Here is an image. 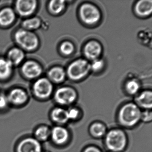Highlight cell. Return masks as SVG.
Wrapping results in <instances>:
<instances>
[{"label": "cell", "instance_id": "cell-1", "mask_svg": "<svg viewBox=\"0 0 152 152\" xmlns=\"http://www.w3.org/2000/svg\"><path fill=\"white\" fill-rule=\"evenodd\" d=\"M141 112L140 108L135 103H126L118 111V122L124 128H133L141 121Z\"/></svg>", "mask_w": 152, "mask_h": 152}, {"label": "cell", "instance_id": "cell-2", "mask_svg": "<svg viewBox=\"0 0 152 152\" xmlns=\"http://www.w3.org/2000/svg\"><path fill=\"white\" fill-rule=\"evenodd\" d=\"M104 139L105 147L110 152H122L128 145L127 134L119 128H114L107 131Z\"/></svg>", "mask_w": 152, "mask_h": 152}, {"label": "cell", "instance_id": "cell-3", "mask_svg": "<svg viewBox=\"0 0 152 152\" xmlns=\"http://www.w3.org/2000/svg\"><path fill=\"white\" fill-rule=\"evenodd\" d=\"M13 37L18 47L24 51H34L39 47V39L34 31L19 28L14 33Z\"/></svg>", "mask_w": 152, "mask_h": 152}, {"label": "cell", "instance_id": "cell-4", "mask_svg": "<svg viewBox=\"0 0 152 152\" xmlns=\"http://www.w3.org/2000/svg\"><path fill=\"white\" fill-rule=\"evenodd\" d=\"M33 94L39 99H48L52 95L53 91L52 83L48 78L40 77L35 80L32 88Z\"/></svg>", "mask_w": 152, "mask_h": 152}, {"label": "cell", "instance_id": "cell-5", "mask_svg": "<svg viewBox=\"0 0 152 152\" xmlns=\"http://www.w3.org/2000/svg\"><path fill=\"white\" fill-rule=\"evenodd\" d=\"M90 69V64L87 60L79 59L74 61L69 66L67 73L70 79L77 80L85 77Z\"/></svg>", "mask_w": 152, "mask_h": 152}, {"label": "cell", "instance_id": "cell-6", "mask_svg": "<svg viewBox=\"0 0 152 152\" xmlns=\"http://www.w3.org/2000/svg\"><path fill=\"white\" fill-rule=\"evenodd\" d=\"M80 15L81 20L85 24L89 25L96 23L101 17L98 9L90 3L82 5L80 10Z\"/></svg>", "mask_w": 152, "mask_h": 152}, {"label": "cell", "instance_id": "cell-7", "mask_svg": "<svg viewBox=\"0 0 152 152\" xmlns=\"http://www.w3.org/2000/svg\"><path fill=\"white\" fill-rule=\"evenodd\" d=\"M21 72L24 77L28 80H37L43 72L40 64L34 60L24 61L21 64Z\"/></svg>", "mask_w": 152, "mask_h": 152}, {"label": "cell", "instance_id": "cell-8", "mask_svg": "<svg viewBox=\"0 0 152 152\" xmlns=\"http://www.w3.org/2000/svg\"><path fill=\"white\" fill-rule=\"evenodd\" d=\"M38 5L36 0H18L15 3L14 9L17 15L26 18L32 17L35 13Z\"/></svg>", "mask_w": 152, "mask_h": 152}, {"label": "cell", "instance_id": "cell-9", "mask_svg": "<svg viewBox=\"0 0 152 152\" xmlns=\"http://www.w3.org/2000/svg\"><path fill=\"white\" fill-rule=\"evenodd\" d=\"M76 91L70 87L58 88L54 94L55 101L61 106H68L73 104L77 99Z\"/></svg>", "mask_w": 152, "mask_h": 152}, {"label": "cell", "instance_id": "cell-10", "mask_svg": "<svg viewBox=\"0 0 152 152\" xmlns=\"http://www.w3.org/2000/svg\"><path fill=\"white\" fill-rule=\"evenodd\" d=\"M70 132L64 126L56 125L51 129L50 138L56 145H66L70 140Z\"/></svg>", "mask_w": 152, "mask_h": 152}, {"label": "cell", "instance_id": "cell-11", "mask_svg": "<svg viewBox=\"0 0 152 152\" xmlns=\"http://www.w3.org/2000/svg\"><path fill=\"white\" fill-rule=\"evenodd\" d=\"M17 152H42L41 142L34 137L25 138L18 144Z\"/></svg>", "mask_w": 152, "mask_h": 152}, {"label": "cell", "instance_id": "cell-12", "mask_svg": "<svg viewBox=\"0 0 152 152\" xmlns=\"http://www.w3.org/2000/svg\"><path fill=\"white\" fill-rule=\"evenodd\" d=\"M7 96L9 104L18 106L26 104L29 99L26 91L20 88L12 89L10 91Z\"/></svg>", "mask_w": 152, "mask_h": 152}, {"label": "cell", "instance_id": "cell-13", "mask_svg": "<svg viewBox=\"0 0 152 152\" xmlns=\"http://www.w3.org/2000/svg\"><path fill=\"white\" fill-rule=\"evenodd\" d=\"M15 9L10 7H5L0 10V26L7 27L12 25L16 19Z\"/></svg>", "mask_w": 152, "mask_h": 152}, {"label": "cell", "instance_id": "cell-14", "mask_svg": "<svg viewBox=\"0 0 152 152\" xmlns=\"http://www.w3.org/2000/svg\"><path fill=\"white\" fill-rule=\"evenodd\" d=\"M25 57V51L18 47H16L9 50L6 58L14 66L22 64L24 62Z\"/></svg>", "mask_w": 152, "mask_h": 152}, {"label": "cell", "instance_id": "cell-15", "mask_svg": "<svg viewBox=\"0 0 152 152\" xmlns=\"http://www.w3.org/2000/svg\"><path fill=\"white\" fill-rule=\"evenodd\" d=\"M50 117L53 122L57 125L64 126L69 121L67 110L61 107H57L52 109Z\"/></svg>", "mask_w": 152, "mask_h": 152}, {"label": "cell", "instance_id": "cell-16", "mask_svg": "<svg viewBox=\"0 0 152 152\" xmlns=\"http://www.w3.org/2000/svg\"><path fill=\"white\" fill-rule=\"evenodd\" d=\"M102 50V47L99 42L91 41L88 42L84 47V55L88 59L94 60L99 56Z\"/></svg>", "mask_w": 152, "mask_h": 152}, {"label": "cell", "instance_id": "cell-17", "mask_svg": "<svg viewBox=\"0 0 152 152\" xmlns=\"http://www.w3.org/2000/svg\"><path fill=\"white\" fill-rule=\"evenodd\" d=\"M135 104L140 108L151 110L152 107V92L145 91L141 92L135 99Z\"/></svg>", "mask_w": 152, "mask_h": 152}, {"label": "cell", "instance_id": "cell-18", "mask_svg": "<svg viewBox=\"0 0 152 152\" xmlns=\"http://www.w3.org/2000/svg\"><path fill=\"white\" fill-rule=\"evenodd\" d=\"M14 66L6 58H0V80L9 79L13 74Z\"/></svg>", "mask_w": 152, "mask_h": 152}, {"label": "cell", "instance_id": "cell-19", "mask_svg": "<svg viewBox=\"0 0 152 152\" xmlns=\"http://www.w3.org/2000/svg\"><path fill=\"white\" fill-rule=\"evenodd\" d=\"M107 132L105 124L100 121H95L92 123L89 128L90 134L95 138L104 137Z\"/></svg>", "mask_w": 152, "mask_h": 152}, {"label": "cell", "instance_id": "cell-20", "mask_svg": "<svg viewBox=\"0 0 152 152\" xmlns=\"http://www.w3.org/2000/svg\"><path fill=\"white\" fill-rule=\"evenodd\" d=\"M42 21L38 17H31L25 18L22 22L21 28L28 31H33L38 30L41 27Z\"/></svg>", "mask_w": 152, "mask_h": 152}, {"label": "cell", "instance_id": "cell-21", "mask_svg": "<svg viewBox=\"0 0 152 152\" xmlns=\"http://www.w3.org/2000/svg\"><path fill=\"white\" fill-rule=\"evenodd\" d=\"M135 11L141 16L149 15L152 12V1L151 0H141L137 2L135 6Z\"/></svg>", "mask_w": 152, "mask_h": 152}, {"label": "cell", "instance_id": "cell-22", "mask_svg": "<svg viewBox=\"0 0 152 152\" xmlns=\"http://www.w3.org/2000/svg\"><path fill=\"white\" fill-rule=\"evenodd\" d=\"M65 76L64 70L59 66L52 67L48 72V78L51 82H53L56 83L62 82L64 80Z\"/></svg>", "mask_w": 152, "mask_h": 152}, {"label": "cell", "instance_id": "cell-23", "mask_svg": "<svg viewBox=\"0 0 152 152\" xmlns=\"http://www.w3.org/2000/svg\"><path fill=\"white\" fill-rule=\"evenodd\" d=\"M51 129L46 125L38 127L34 132V138L39 142L45 141L50 137Z\"/></svg>", "mask_w": 152, "mask_h": 152}, {"label": "cell", "instance_id": "cell-24", "mask_svg": "<svg viewBox=\"0 0 152 152\" xmlns=\"http://www.w3.org/2000/svg\"><path fill=\"white\" fill-rule=\"evenodd\" d=\"M65 7V1L59 0H53L48 4V10L53 15H57L63 11Z\"/></svg>", "mask_w": 152, "mask_h": 152}, {"label": "cell", "instance_id": "cell-25", "mask_svg": "<svg viewBox=\"0 0 152 152\" xmlns=\"http://www.w3.org/2000/svg\"><path fill=\"white\" fill-rule=\"evenodd\" d=\"M125 88L128 93L130 95H134L138 91L140 85L137 82L132 80L126 83Z\"/></svg>", "mask_w": 152, "mask_h": 152}, {"label": "cell", "instance_id": "cell-26", "mask_svg": "<svg viewBox=\"0 0 152 152\" xmlns=\"http://www.w3.org/2000/svg\"><path fill=\"white\" fill-rule=\"evenodd\" d=\"M69 121H77L81 117V111L76 107H71L67 110Z\"/></svg>", "mask_w": 152, "mask_h": 152}, {"label": "cell", "instance_id": "cell-27", "mask_svg": "<svg viewBox=\"0 0 152 152\" xmlns=\"http://www.w3.org/2000/svg\"><path fill=\"white\" fill-rule=\"evenodd\" d=\"M60 50L65 55H70L74 51L73 44L69 41L63 42L60 46Z\"/></svg>", "mask_w": 152, "mask_h": 152}, {"label": "cell", "instance_id": "cell-28", "mask_svg": "<svg viewBox=\"0 0 152 152\" xmlns=\"http://www.w3.org/2000/svg\"><path fill=\"white\" fill-rule=\"evenodd\" d=\"M104 66V62L102 59H96L93 60L92 64L91 65V69L94 72H98L103 68Z\"/></svg>", "mask_w": 152, "mask_h": 152}, {"label": "cell", "instance_id": "cell-29", "mask_svg": "<svg viewBox=\"0 0 152 152\" xmlns=\"http://www.w3.org/2000/svg\"><path fill=\"white\" fill-rule=\"evenodd\" d=\"M152 113L151 110H145L141 112V121L145 123L151 122Z\"/></svg>", "mask_w": 152, "mask_h": 152}, {"label": "cell", "instance_id": "cell-30", "mask_svg": "<svg viewBox=\"0 0 152 152\" xmlns=\"http://www.w3.org/2000/svg\"><path fill=\"white\" fill-rule=\"evenodd\" d=\"M9 104V103L7 96L0 93V110L5 109Z\"/></svg>", "mask_w": 152, "mask_h": 152}, {"label": "cell", "instance_id": "cell-31", "mask_svg": "<svg viewBox=\"0 0 152 152\" xmlns=\"http://www.w3.org/2000/svg\"><path fill=\"white\" fill-rule=\"evenodd\" d=\"M83 152H103V151L98 147L91 145L86 147L83 149Z\"/></svg>", "mask_w": 152, "mask_h": 152}, {"label": "cell", "instance_id": "cell-32", "mask_svg": "<svg viewBox=\"0 0 152 152\" xmlns=\"http://www.w3.org/2000/svg\"></svg>", "mask_w": 152, "mask_h": 152}]
</instances>
